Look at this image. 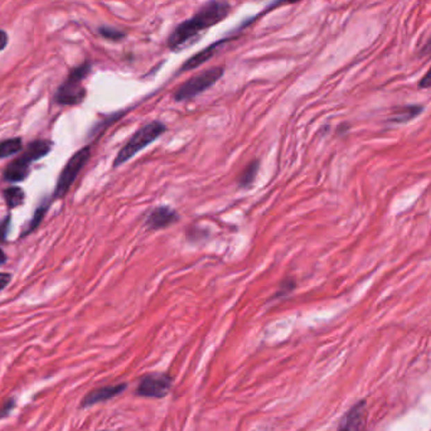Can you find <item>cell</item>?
<instances>
[{
	"label": "cell",
	"mask_w": 431,
	"mask_h": 431,
	"mask_svg": "<svg viewBox=\"0 0 431 431\" xmlns=\"http://www.w3.org/2000/svg\"><path fill=\"white\" fill-rule=\"evenodd\" d=\"M14 406H15V404H14L13 398L7 401L4 406L0 409V419L7 416L8 414H10V411L13 410Z\"/></svg>",
	"instance_id": "ffe728a7"
},
{
	"label": "cell",
	"mask_w": 431,
	"mask_h": 431,
	"mask_svg": "<svg viewBox=\"0 0 431 431\" xmlns=\"http://www.w3.org/2000/svg\"><path fill=\"white\" fill-rule=\"evenodd\" d=\"M423 111H424V108L421 105L403 106V108H398L394 111L390 121L395 124L409 123L412 119L418 117Z\"/></svg>",
	"instance_id": "8fae6325"
},
{
	"label": "cell",
	"mask_w": 431,
	"mask_h": 431,
	"mask_svg": "<svg viewBox=\"0 0 431 431\" xmlns=\"http://www.w3.org/2000/svg\"><path fill=\"white\" fill-rule=\"evenodd\" d=\"M171 389V378L165 373H149L142 377L137 387V395L149 398H163Z\"/></svg>",
	"instance_id": "8992f818"
},
{
	"label": "cell",
	"mask_w": 431,
	"mask_h": 431,
	"mask_svg": "<svg viewBox=\"0 0 431 431\" xmlns=\"http://www.w3.org/2000/svg\"><path fill=\"white\" fill-rule=\"evenodd\" d=\"M8 44V35L4 31H0V51H3L4 48L7 47Z\"/></svg>",
	"instance_id": "7402d4cb"
},
{
	"label": "cell",
	"mask_w": 431,
	"mask_h": 431,
	"mask_svg": "<svg viewBox=\"0 0 431 431\" xmlns=\"http://www.w3.org/2000/svg\"><path fill=\"white\" fill-rule=\"evenodd\" d=\"M8 222H9V219H7V221L0 227V239H4L6 235H7Z\"/></svg>",
	"instance_id": "cb8c5ba5"
},
{
	"label": "cell",
	"mask_w": 431,
	"mask_h": 431,
	"mask_svg": "<svg viewBox=\"0 0 431 431\" xmlns=\"http://www.w3.org/2000/svg\"><path fill=\"white\" fill-rule=\"evenodd\" d=\"M178 219V213L171 210V207L160 205L148 214L145 225L151 230H162L171 226L174 222H177Z\"/></svg>",
	"instance_id": "9c48e42d"
},
{
	"label": "cell",
	"mask_w": 431,
	"mask_h": 431,
	"mask_svg": "<svg viewBox=\"0 0 431 431\" xmlns=\"http://www.w3.org/2000/svg\"><path fill=\"white\" fill-rule=\"evenodd\" d=\"M421 55H431V35L428 42L425 43L424 47L421 48Z\"/></svg>",
	"instance_id": "603a6c76"
},
{
	"label": "cell",
	"mask_w": 431,
	"mask_h": 431,
	"mask_svg": "<svg viewBox=\"0 0 431 431\" xmlns=\"http://www.w3.org/2000/svg\"><path fill=\"white\" fill-rule=\"evenodd\" d=\"M367 416L366 400H361L349 409L339 421L337 431H362Z\"/></svg>",
	"instance_id": "52a82bcc"
},
{
	"label": "cell",
	"mask_w": 431,
	"mask_h": 431,
	"mask_svg": "<svg viewBox=\"0 0 431 431\" xmlns=\"http://www.w3.org/2000/svg\"><path fill=\"white\" fill-rule=\"evenodd\" d=\"M295 287V281L291 279H285L282 281L280 287H279V293H278V298H280L281 295H287V293H290Z\"/></svg>",
	"instance_id": "ac0fdd59"
},
{
	"label": "cell",
	"mask_w": 431,
	"mask_h": 431,
	"mask_svg": "<svg viewBox=\"0 0 431 431\" xmlns=\"http://www.w3.org/2000/svg\"><path fill=\"white\" fill-rule=\"evenodd\" d=\"M301 0H278L275 3L274 6H281V4H293V3H298Z\"/></svg>",
	"instance_id": "d4e9b609"
},
{
	"label": "cell",
	"mask_w": 431,
	"mask_h": 431,
	"mask_svg": "<svg viewBox=\"0 0 431 431\" xmlns=\"http://www.w3.org/2000/svg\"><path fill=\"white\" fill-rule=\"evenodd\" d=\"M6 261H7V256H6L4 251L0 248V265H1V264H4Z\"/></svg>",
	"instance_id": "484cf974"
},
{
	"label": "cell",
	"mask_w": 431,
	"mask_h": 431,
	"mask_svg": "<svg viewBox=\"0 0 431 431\" xmlns=\"http://www.w3.org/2000/svg\"><path fill=\"white\" fill-rule=\"evenodd\" d=\"M22 149V140L19 137L8 139L0 143V158H7L17 154Z\"/></svg>",
	"instance_id": "5bb4252c"
},
{
	"label": "cell",
	"mask_w": 431,
	"mask_h": 431,
	"mask_svg": "<svg viewBox=\"0 0 431 431\" xmlns=\"http://www.w3.org/2000/svg\"><path fill=\"white\" fill-rule=\"evenodd\" d=\"M165 130L167 128L164 124L160 121H151L142 126L139 130L133 134V137L117 153V158L114 160V167H120L128 160H130L131 158L135 157L139 151H143L144 148L155 142Z\"/></svg>",
	"instance_id": "7a4b0ae2"
},
{
	"label": "cell",
	"mask_w": 431,
	"mask_h": 431,
	"mask_svg": "<svg viewBox=\"0 0 431 431\" xmlns=\"http://www.w3.org/2000/svg\"><path fill=\"white\" fill-rule=\"evenodd\" d=\"M223 75V69L221 67L210 69L201 72L197 76L189 78L187 83H182L177 91L174 92L176 101H187L193 97L202 94L205 90L210 89L214 83L219 81Z\"/></svg>",
	"instance_id": "277c9868"
},
{
	"label": "cell",
	"mask_w": 431,
	"mask_h": 431,
	"mask_svg": "<svg viewBox=\"0 0 431 431\" xmlns=\"http://www.w3.org/2000/svg\"><path fill=\"white\" fill-rule=\"evenodd\" d=\"M29 164L31 162L27 158H17L10 164L8 165L7 169L4 171V178L9 182H21L23 179L27 178L28 171H29Z\"/></svg>",
	"instance_id": "30bf717a"
},
{
	"label": "cell",
	"mask_w": 431,
	"mask_h": 431,
	"mask_svg": "<svg viewBox=\"0 0 431 431\" xmlns=\"http://www.w3.org/2000/svg\"><path fill=\"white\" fill-rule=\"evenodd\" d=\"M259 165L260 163L257 160H253L247 164L246 168L239 176V185L241 187H248V185H253V180L256 178V174L259 171Z\"/></svg>",
	"instance_id": "4fadbf2b"
},
{
	"label": "cell",
	"mask_w": 431,
	"mask_h": 431,
	"mask_svg": "<svg viewBox=\"0 0 431 431\" xmlns=\"http://www.w3.org/2000/svg\"><path fill=\"white\" fill-rule=\"evenodd\" d=\"M90 63L85 62L81 66L76 67L69 72V77L62 83L57 91L56 100L61 105H77L83 103L86 97V90L83 86V78L89 75Z\"/></svg>",
	"instance_id": "3957f363"
},
{
	"label": "cell",
	"mask_w": 431,
	"mask_h": 431,
	"mask_svg": "<svg viewBox=\"0 0 431 431\" xmlns=\"http://www.w3.org/2000/svg\"><path fill=\"white\" fill-rule=\"evenodd\" d=\"M9 281H10V275L0 273V290H3L4 287H7Z\"/></svg>",
	"instance_id": "44dd1931"
},
{
	"label": "cell",
	"mask_w": 431,
	"mask_h": 431,
	"mask_svg": "<svg viewBox=\"0 0 431 431\" xmlns=\"http://www.w3.org/2000/svg\"><path fill=\"white\" fill-rule=\"evenodd\" d=\"M217 47H219V43H214L212 46H210V47L203 49L202 52H199L197 55L193 56L188 61L185 62V66L182 67V69L189 71V69H196V67H198L201 65H203L205 62L208 61V60L212 57Z\"/></svg>",
	"instance_id": "7c38bea8"
},
{
	"label": "cell",
	"mask_w": 431,
	"mask_h": 431,
	"mask_svg": "<svg viewBox=\"0 0 431 431\" xmlns=\"http://www.w3.org/2000/svg\"><path fill=\"white\" fill-rule=\"evenodd\" d=\"M90 159V148H83L81 151H76L72 158L62 169L60 178L56 185L55 198H63L66 193L69 191L71 185H74L78 173L83 171V167Z\"/></svg>",
	"instance_id": "5b68a950"
},
{
	"label": "cell",
	"mask_w": 431,
	"mask_h": 431,
	"mask_svg": "<svg viewBox=\"0 0 431 431\" xmlns=\"http://www.w3.org/2000/svg\"><path fill=\"white\" fill-rule=\"evenodd\" d=\"M48 210V205H43L35 211V217L31 221V223H29V226H28V230L24 233V236L27 235V233H32V231H35L37 227L40 226V223H41L42 219H43V216L46 214V211Z\"/></svg>",
	"instance_id": "2e32d148"
},
{
	"label": "cell",
	"mask_w": 431,
	"mask_h": 431,
	"mask_svg": "<svg viewBox=\"0 0 431 431\" xmlns=\"http://www.w3.org/2000/svg\"><path fill=\"white\" fill-rule=\"evenodd\" d=\"M230 14V4L226 1L212 0L207 3L205 7L194 14L191 19L180 23L178 27L173 31L169 35L168 46L173 51L185 46V43L192 41L194 37L201 35L208 28L219 24Z\"/></svg>",
	"instance_id": "6da1fadb"
},
{
	"label": "cell",
	"mask_w": 431,
	"mask_h": 431,
	"mask_svg": "<svg viewBox=\"0 0 431 431\" xmlns=\"http://www.w3.org/2000/svg\"><path fill=\"white\" fill-rule=\"evenodd\" d=\"M4 197L9 208H15L24 202V192L18 187H12L4 192Z\"/></svg>",
	"instance_id": "9a60e30c"
},
{
	"label": "cell",
	"mask_w": 431,
	"mask_h": 431,
	"mask_svg": "<svg viewBox=\"0 0 431 431\" xmlns=\"http://www.w3.org/2000/svg\"><path fill=\"white\" fill-rule=\"evenodd\" d=\"M419 87L420 89H430L431 87V67L428 72H426V75L420 80V83H419Z\"/></svg>",
	"instance_id": "d6986e66"
},
{
	"label": "cell",
	"mask_w": 431,
	"mask_h": 431,
	"mask_svg": "<svg viewBox=\"0 0 431 431\" xmlns=\"http://www.w3.org/2000/svg\"><path fill=\"white\" fill-rule=\"evenodd\" d=\"M126 389H128L126 383H119V384H111V386L96 389L83 397V401H81V407L85 409V407H90V406H94V405L100 404V403L109 401L111 398L121 395Z\"/></svg>",
	"instance_id": "ba28073f"
},
{
	"label": "cell",
	"mask_w": 431,
	"mask_h": 431,
	"mask_svg": "<svg viewBox=\"0 0 431 431\" xmlns=\"http://www.w3.org/2000/svg\"><path fill=\"white\" fill-rule=\"evenodd\" d=\"M100 33L108 40H121L124 37L123 32L114 29V28L103 27L100 29Z\"/></svg>",
	"instance_id": "e0dca14e"
}]
</instances>
